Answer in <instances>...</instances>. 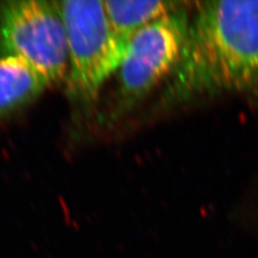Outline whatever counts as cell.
I'll return each mask as SVG.
<instances>
[{
    "label": "cell",
    "instance_id": "8992f818",
    "mask_svg": "<svg viewBox=\"0 0 258 258\" xmlns=\"http://www.w3.org/2000/svg\"><path fill=\"white\" fill-rule=\"evenodd\" d=\"M111 26L118 37L129 42L149 24L174 11L183 4L173 2H103Z\"/></svg>",
    "mask_w": 258,
    "mask_h": 258
},
{
    "label": "cell",
    "instance_id": "5b68a950",
    "mask_svg": "<svg viewBox=\"0 0 258 258\" xmlns=\"http://www.w3.org/2000/svg\"><path fill=\"white\" fill-rule=\"evenodd\" d=\"M48 84L29 63L13 56H0V120L26 108Z\"/></svg>",
    "mask_w": 258,
    "mask_h": 258
},
{
    "label": "cell",
    "instance_id": "3957f363",
    "mask_svg": "<svg viewBox=\"0 0 258 258\" xmlns=\"http://www.w3.org/2000/svg\"><path fill=\"white\" fill-rule=\"evenodd\" d=\"M0 56L26 61L48 86L67 80V37L57 2L11 0L0 4Z\"/></svg>",
    "mask_w": 258,
    "mask_h": 258
},
{
    "label": "cell",
    "instance_id": "277c9868",
    "mask_svg": "<svg viewBox=\"0 0 258 258\" xmlns=\"http://www.w3.org/2000/svg\"><path fill=\"white\" fill-rule=\"evenodd\" d=\"M189 22L186 9L182 8L133 36L117 70L115 113L131 109L171 77L181 57Z\"/></svg>",
    "mask_w": 258,
    "mask_h": 258
},
{
    "label": "cell",
    "instance_id": "7a4b0ae2",
    "mask_svg": "<svg viewBox=\"0 0 258 258\" xmlns=\"http://www.w3.org/2000/svg\"><path fill=\"white\" fill-rule=\"evenodd\" d=\"M68 45L67 88L82 106L93 103L106 81L117 72L128 43L113 30L103 2H57Z\"/></svg>",
    "mask_w": 258,
    "mask_h": 258
},
{
    "label": "cell",
    "instance_id": "6da1fadb",
    "mask_svg": "<svg viewBox=\"0 0 258 258\" xmlns=\"http://www.w3.org/2000/svg\"><path fill=\"white\" fill-rule=\"evenodd\" d=\"M258 92V0L197 5L164 104Z\"/></svg>",
    "mask_w": 258,
    "mask_h": 258
}]
</instances>
